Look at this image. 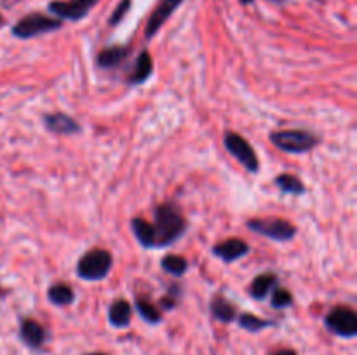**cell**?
<instances>
[{
    "label": "cell",
    "instance_id": "cell-1",
    "mask_svg": "<svg viewBox=\"0 0 357 355\" xmlns=\"http://www.w3.org/2000/svg\"><path fill=\"white\" fill-rule=\"evenodd\" d=\"M152 225L155 233V247L171 246L187 230V221L174 204H160L155 209V221Z\"/></svg>",
    "mask_w": 357,
    "mask_h": 355
},
{
    "label": "cell",
    "instance_id": "cell-2",
    "mask_svg": "<svg viewBox=\"0 0 357 355\" xmlns=\"http://www.w3.org/2000/svg\"><path fill=\"white\" fill-rule=\"evenodd\" d=\"M114 265L112 253L107 249H91L77 263V275L84 281H103Z\"/></svg>",
    "mask_w": 357,
    "mask_h": 355
},
{
    "label": "cell",
    "instance_id": "cell-3",
    "mask_svg": "<svg viewBox=\"0 0 357 355\" xmlns=\"http://www.w3.org/2000/svg\"><path fill=\"white\" fill-rule=\"evenodd\" d=\"M63 26V21L42 13H30L21 17L13 26V35L17 38H33L37 35L56 31Z\"/></svg>",
    "mask_w": 357,
    "mask_h": 355
},
{
    "label": "cell",
    "instance_id": "cell-4",
    "mask_svg": "<svg viewBox=\"0 0 357 355\" xmlns=\"http://www.w3.org/2000/svg\"><path fill=\"white\" fill-rule=\"evenodd\" d=\"M271 141L286 153H309L314 146H317L319 139L307 131L288 129V131L272 132Z\"/></svg>",
    "mask_w": 357,
    "mask_h": 355
},
{
    "label": "cell",
    "instance_id": "cell-5",
    "mask_svg": "<svg viewBox=\"0 0 357 355\" xmlns=\"http://www.w3.org/2000/svg\"><path fill=\"white\" fill-rule=\"evenodd\" d=\"M248 228L278 242H288L296 235V226L282 218H253L248 221Z\"/></svg>",
    "mask_w": 357,
    "mask_h": 355
},
{
    "label": "cell",
    "instance_id": "cell-6",
    "mask_svg": "<svg viewBox=\"0 0 357 355\" xmlns=\"http://www.w3.org/2000/svg\"><path fill=\"white\" fill-rule=\"evenodd\" d=\"M225 148L232 157H236L250 173H258L260 171V160H258L257 152L253 150L251 143L244 139L237 132L229 131L225 134Z\"/></svg>",
    "mask_w": 357,
    "mask_h": 355
},
{
    "label": "cell",
    "instance_id": "cell-7",
    "mask_svg": "<svg viewBox=\"0 0 357 355\" xmlns=\"http://www.w3.org/2000/svg\"><path fill=\"white\" fill-rule=\"evenodd\" d=\"M328 329L342 338H354L357 334V315L349 306H337L324 319Z\"/></svg>",
    "mask_w": 357,
    "mask_h": 355
},
{
    "label": "cell",
    "instance_id": "cell-8",
    "mask_svg": "<svg viewBox=\"0 0 357 355\" xmlns=\"http://www.w3.org/2000/svg\"><path fill=\"white\" fill-rule=\"evenodd\" d=\"M98 2L100 0H52L49 2L47 9L61 21H79L84 19Z\"/></svg>",
    "mask_w": 357,
    "mask_h": 355
},
{
    "label": "cell",
    "instance_id": "cell-9",
    "mask_svg": "<svg viewBox=\"0 0 357 355\" xmlns=\"http://www.w3.org/2000/svg\"><path fill=\"white\" fill-rule=\"evenodd\" d=\"M183 3V0H159L157 7L153 9V13L150 14L149 19H146V26H145V37L152 38L157 31L162 28V24L173 16L174 10Z\"/></svg>",
    "mask_w": 357,
    "mask_h": 355
},
{
    "label": "cell",
    "instance_id": "cell-10",
    "mask_svg": "<svg viewBox=\"0 0 357 355\" xmlns=\"http://www.w3.org/2000/svg\"><path fill=\"white\" fill-rule=\"evenodd\" d=\"M44 124L47 131L54 132V134H75L80 131V125L75 118L70 115L56 111V113H45L44 115Z\"/></svg>",
    "mask_w": 357,
    "mask_h": 355
},
{
    "label": "cell",
    "instance_id": "cell-11",
    "mask_svg": "<svg viewBox=\"0 0 357 355\" xmlns=\"http://www.w3.org/2000/svg\"><path fill=\"white\" fill-rule=\"evenodd\" d=\"M213 253L218 258H222L223 261H227V263H232V261L246 256V254L250 253V246L241 239H229L225 240V242L216 244V246L213 247Z\"/></svg>",
    "mask_w": 357,
    "mask_h": 355
},
{
    "label": "cell",
    "instance_id": "cell-12",
    "mask_svg": "<svg viewBox=\"0 0 357 355\" xmlns=\"http://www.w3.org/2000/svg\"><path fill=\"white\" fill-rule=\"evenodd\" d=\"M20 336L28 347L38 348L45 341V331L38 322L31 319H23L20 324Z\"/></svg>",
    "mask_w": 357,
    "mask_h": 355
},
{
    "label": "cell",
    "instance_id": "cell-13",
    "mask_svg": "<svg viewBox=\"0 0 357 355\" xmlns=\"http://www.w3.org/2000/svg\"><path fill=\"white\" fill-rule=\"evenodd\" d=\"M153 73V59L150 56L149 51H142L139 56L136 58L135 70L129 75L128 82L129 84H143L145 80H149Z\"/></svg>",
    "mask_w": 357,
    "mask_h": 355
},
{
    "label": "cell",
    "instance_id": "cell-14",
    "mask_svg": "<svg viewBox=\"0 0 357 355\" xmlns=\"http://www.w3.org/2000/svg\"><path fill=\"white\" fill-rule=\"evenodd\" d=\"M132 308L126 299H115L108 310V320L114 327H128L131 322Z\"/></svg>",
    "mask_w": 357,
    "mask_h": 355
},
{
    "label": "cell",
    "instance_id": "cell-15",
    "mask_svg": "<svg viewBox=\"0 0 357 355\" xmlns=\"http://www.w3.org/2000/svg\"><path fill=\"white\" fill-rule=\"evenodd\" d=\"M131 228L138 242L146 249L155 247V233H153V225L150 221H145L143 218H135L131 221Z\"/></svg>",
    "mask_w": 357,
    "mask_h": 355
},
{
    "label": "cell",
    "instance_id": "cell-16",
    "mask_svg": "<svg viewBox=\"0 0 357 355\" xmlns=\"http://www.w3.org/2000/svg\"><path fill=\"white\" fill-rule=\"evenodd\" d=\"M129 54V47L126 45H114V47H107L98 54V65L101 68H115L121 65Z\"/></svg>",
    "mask_w": 357,
    "mask_h": 355
},
{
    "label": "cell",
    "instance_id": "cell-17",
    "mask_svg": "<svg viewBox=\"0 0 357 355\" xmlns=\"http://www.w3.org/2000/svg\"><path fill=\"white\" fill-rule=\"evenodd\" d=\"M211 313L220 322H232L237 317V308L223 296H215L211 301Z\"/></svg>",
    "mask_w": 357,
    "mask_h": 355
},
{
    "label": "cell",
    "instance_id": "cell-18",
    "mask_svg": "<svg viewBox=\"0 0 357 355\" xmlns=\"http://www.w3.org/2000/svg\"><path fill=\"white\" fill-rule=\"evenodd\" d=\"M278 284V277L275 274H261L251 284L250 292L255 299H265L268 296V292L275 287Z\"/></svg>",
    "mask_w": 357,
    "mask_h": 355
},
{
    "label": "cell",
    "instance_id": "cell-19",
    "mask_svg": "<svg viewBox=\"0 0 357 355\" xmlns=\"http://www.w3.org/2000/svg\"><path fill=\"white\" fill-rule=\"evenodd\" d=\"M275 187L281 191L289 195H302L305 194V184L300 178H296L295 174H279L275 178Z\"/></svg>",
    "mask_w": 357,
    "mask_h": 355
},
{
    "label": "cell",
    "instance_id": "cell-20",
    "mask_svg": "<svg viewBox=\"0 0 357 355\" xmlns=\"http://www.w3.org/2000/svg\"><path fill=\"white\" fill-rule=\"evenodd\" d=\"M47 298H49V301L54 303V305L66 306V305H70V303H73V299H75V292H73V289L70 287V285L54 284L49 287Z\"/></svg>",
    "mask_w": 357,
    "mask_h": 355
},
{
    "label": "cell",
    "instance_id": "cell-21",
    "mask_svg": "<svg viewBox=\"0 0 357 355\" xmlns=\"http://www.w3.org/2000/svg\"><path fill=\"white\" fill-rule=\"evenodd\" d=\"M160 267H162L164 271L174 275V277H180V275H183L188 270L187 260L183 256H176V254L164 256L162 261H160Z\"/></svg>",
    "mask_w": 357,
    "mask_h": 355
},
{
    "label": "cell",
    "instance_id": "cell-22",
    "mask_svg": "<svg viewBox=\"0 0 357 355\" xmlns=\"http://www.w3.org/2000/svg\"><path fill=\"white\" fill-rule=\"evenodd\" d=\"M136 310L143 317V320H146L149 324H159L162 320L160 310L152 301H149V299H136Z\"/></svg>",
    "mask_w": 357,
    "mask_h": 355
},
{
    "label": "cell",
    "instance_id": "cell-23",
    "mask_svg": "<svg viewBox=\"0 0 357 355\" xmlns=\"http://www.w3.org/2000/svg\"><path fill=\"white\" fill-rule=\"evenodd\" d=\"M239 326L243 327V329L251 331V333H257V331H261L265 329V327L272 326V322L271 320L260 319V317L253 315V313H243V315H239Z\"/></svg>",
    "mask_w": 357,
    "mask_h": 355
},
{
    "label": "cell",
    "instance_id": "cell-24",
    "mask_svg": "<svg viewBox=\"0 0 357 355\" xmlns=\"http://www.w3.org/2000/svg\"><path fill=\"white\" fill-rule=\"evenodd\" d=\"M272 298H271V305L274 306V308H288V306H291L293 303V294L288 291V289L284 287H275L272 289Z\"/></svg>",
    "mask_w": 357,
    "mask_h": 355
},
{
    "label": "cell",
    "instance_id": "cell-25",
    "mask_svg": "<svg viewBox=\"0 0 357 355\" xmlns=\"http://www.w3.org/2000/svg\"><path fill=\"white\" fill-rule=\"evenodd\" d=\"M129 9H131V0H121V2L117 3V7H115L114 13H112L108 24H110V26H117V24L128 16Z\"/></svg>",
    "mask_w": 357,
    "mask_h": 355
},
{
    "label": "cell",
    "instance_id": "cell-26",
    "mask_svg": "<svg viewBox=\"0 0 357 355\" xmlns=\"http://www.w3.org/2000/svg\"><path fill=\"white\" fill-rule=\"evenodd\" d=\"M176 289L178 287H171L169 289V294L167 296H164L162 299H160V306H162V308H166V310H171V308H174V306L178 305V298H176Z\"/></svg>",
    "mask_w": 357,
    "mask_h": 355
},
{
    "label": "cell",
    "instance_id": "cell-27",
    "mask_svg": "<svg viewBox=\"0 0 357 355\" xmlns=\"http://www.w3.org/2000/svg\"><path fill=\"white\" fill-rule=\"evenodd\" d=\"M271 355H296L295 350H279V352H274V354Z\"/></svg>",
    "mask_w": 357,
    "mask_h": 355
},
{
    "label": "cell",
    "instance_id": "cell-28",
    "mask_svg": "<svg viewBox=\"0 0 357 355\" xmlns=\"http://www.w3.org/2000/svg\"><path fill=\"white\" fill-rule=\"evenodd\" d=\"M3 294H6V291H3V287H2V285H0V298H2Z\"/></svg>",
    "mask_w": 357,
    "mask_h": 355
},
{
    "label": "cell",
    "instance_id": "cell-29",
    "mask_svg": "<svg viewBox=\"0 0 357 355\" xmlns=\"http://www.w3.org/2000/svg\"><path fill=\"white\" fill-rule=\"evenodd\" d=\"M241 2L246 3V6H248V3H253V0H241Z\"/></svg>",
    "mask_w": 357,
    "mask_h": 355
},
{
    "label": "cell",
    "instance_id": "cell-30",
    "mask_svg": "<svg viewBox=\"0 0 357 355\" xmlns=\"http://www.w3.org/2000/svg\"><path fill=\"white\" fill-rule=\"evenodd\" d=\"M87 355H107V354H100V352H96V354H87Z\"/></svg>",
    "mask_w": 357,
    "mask_h": 355
},
{
    "label": "cell",
    "instance_id": "cell-31",
    "mask_svg": "<svg viewBox=\"0 0 357 355\" xmlns=\"http://www.w3.org/2000/svg\"><path fill=\"white\" fill-rule=\"evenodd\" d=\"M2 23H3V19H2V14H0V26H2Z\"/></svg>",
    "mask_w": 357,
    "mask_h": 355
},
{
    "label": "cell",
    "instance_id": "cell-32",
    "mask_svg": "<svg viewBox=\"0 0 357 355\" xmlns=\"http://www.w3.org/2000/svg\"><path fill=\"white\" fill-rule=\"evenodd\" d=\"M274 2H284V0H274Z\"/></svg>",
    "mask_w": 357,
    "mask_h": 355
}]
</instances>
